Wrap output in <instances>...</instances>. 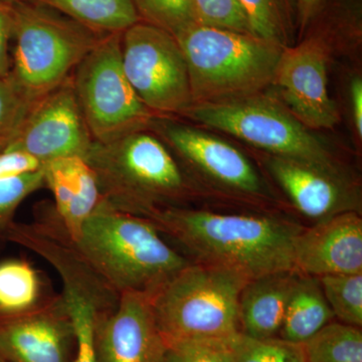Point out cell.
I'll return each instance as SVG.
<instances>
[{
  "instance_id": "30",
  "label": "cell",
  "mask_w": 362,
  "mask_h": 362,
  "mask_svg": "<svg viewBox=\"0 0 362 362\" xmlns=\"http://www.w3.org/2000/svg\"><path fill=\"white\" fill-rule=\"evenodd\" d=\"M228 338H202L168 343L161 362H232Z\"/></svg>"
},
{
  "instance_id": "14",
  "label": "cell",
  "mask_w": 362,
  "mask_h": 362,
  "mask_svg": "<svg viewBox=\"0 0 362 362\" xmlns=\"http://www.w3.org/2000/svg\"><path fill=\"white\" fill-rule=\"evenodd\" d=\"M166 346L149 295L124 293L116 308L98 319V362H161Z\"/></svg>"
},
{
  "instance_id": "6",
  "label": "cell",
  "mask_w": 362,
  "mask_h": 362,
  "mask_svg": "<svg viewBox=\"0 0 362 362\" xmlns=\"http://www.w3.org/2000/svg\"><path fill=\"white\" fill-rule=\"evenodd\" d=\"M249 279L221 267L192 262L151 296L166 344L228 338L240 332V293Z\"/></svg>"
},
{
  "instance_id": "4",
  "label": "cell",
  "mask_w": 362,
  "mask_h": 362,
  "mask_svg": "<svg viewBox=\"0 0 362 362\" xmlns=\"http://www.w3.org/2000/svg\"><path fill=\"white\" fill-rule=\"evenodd\" d=\"M188 69L192 104L216 103L272 87L285 47L252 33L197 23L175 37Z\"/></svg>"
},
{
  "instance_id": "32",
  "label": "cell",
  "mask_w": 362,
  "mask_h": 362,
  "mask_svg": "<svg viewBox=\"0 0 362 362\" xmlns=\"http://www.w3.org/2000/svg\"><path fill=\"white\" fill-rule=\"evenodd\" d=\"M42 168V164L33 157L13 150L0 152V180L14 176L35 173Z\"/></svg>"
},
{
  "instance_id": "27",
  "label": "cell",
  "mask_w": 362,
  "mask_h": 362,
  "mask_svg": "<svg viewBox=\"0 0 362 362\" xmlns=\"http://www.w3.org/2000/svg\"><path fill=\"white\" fill-rule=\"evenodd\" d=\"M45 187L42 169L0 180V255L9 244L16 211L25 199Z\"/></svg>"
},
{
  "instance_id": "7",
  "label": "cell",
  "mask_w": 362,
  "mask_h": 362,
  "mask_svg": "<svg viewBox=\"0 0 362 362\" xmlns=\"http://www.w3.org/2000/svg\"><path fill=\"white\" fill-rule=\"evenodd\" d=\"M182 116L233 136L264 153L349 177L327 144L298 121L275 95L263 92L216 103L192 104Z\"/></svg>"
},
{
  "instance_id": "22",
  "label": "cell",
  "mask_w": 362,
  "mask_h": 362,
  "mask_svg": "<svg viewBox=\"0 0 362 362\" xmlns=\"http://www.w3.org/2000/svg\"><path fill=\"white\" fill-rule=\"evenodd\" d=\"M303 346L307 362H362L361 328L331 321Z\"/></svg>"
},
{
  "instance_id": "2",
  "label": "cell",
  "mask_w": 362,
  "mask_h": 362,
  "mask_svg": "<svg viewBox=\"0 0 362 362\" xmlns=\"http://www.w3.org/2000/svg\"><path fill=\"white\" fill-rule=\"evenodd\" d=\"M88 264L119 294L150 297L192 261L173 249L148 218L102 199L73 240Z\"/></svg>"
},
{
  "instance_id": "5",
  "label": "cell",
  "mask_w": 362,
  "mask_h": 362,
  "mask_svg": "<svg viewBox=\"0 0 362 362\" xmlns=\"http://www.w3.org/2000/svg\"><path fill=\"white\" fill-rule=\"evenodd\" d=\"M11 18V77L35 100L70 77L105 35L51 7L16 0Z\"/></svg>"
},
{
  "instance_id": "36",
  "label": "cell",
  "mask_w": 362,
  "mask_h": 362,
  "mask_svg": "<svg viewBox=\"0 0 362 362\" xmlns=\"http://www.w3.org/2000/svg\"><path fill=\"white\" fill-rule=\"evenodd\" d=\"M14 1L16 0H0V4H2V6H9V4H13Z\"/></svg>"
},
{
  "instance_id": "25",
  "label": "cell",
  "mask_w": 362,
  "mask_h": 362,
  "mask_svg": "<svg viewBox=\"0 0 362 362\" xmlns=\"http://www.w3.org/2000/svg\"><path fill=\"white\" fill-rule=\"evenodd\" d=\"M318 279L333 315L341 323L361 328L362 273L327 275Z\"/></svg>"
},
{
  "instance_id": "18",
  "label": "cell",
  "mask_w": 362,
  "mask_h": 362,
  "mask_svg": "<svg viewBox=\"0 0 362 362\" xmlns=\"http://www.w3.org/2000/svg\"><path fill=\"white\" fill-rule=\"evenodd\" d=\"M300 274L281 271L247 281L240 293V332L255 338L278 337Z\"/></svg>"
},
{
  "instance_id": "11",
  "label": "cell",
  "mask_w": 362,
  "mask_h": 362,
  "mask_svg": "<svg viewBox=\"0 0 362 362\" xmlns=\"http://www.w3.org/2000/svg\"><path fill=\"white\" fill-rule=\"evenodd\" d=\"M93 140L78 106L71 75L33 103L4 150L33 157L42 164L78 156L84 158Z\"/></svg>"
},
{
  "instance_id": "26",
  "label": "cell",
  "mask_w": 362,
  "mask_h": 362,
  "mask_svg": "<svg viewBox=\"0 0 362 362\" xmlns=\"http://www.w3.org/2000/svg\"><path fill=\"white\" fill-rule=\"evenodd\" d=\"M140 21L177 37L199 23L194 0H131Z\"/></svg>"
},
{
  "instance_id": "3",
  "label": "cell",
  "mask_w": 362,
  "mask_h": 362,
  "mask_svg": "<svg viewBox=\"0 0 362 362\" xmlns=\"http://www.w3.org/2000/svg\"><path fill=\"white\" fill-rule=\"evenodd\" d=\"M84 159L96 176L102 199L140 218L180 206L192 187L170 150L150 130L114 141H93Z\"/></svg>"
},
{
  "instance_id": "1",
  "label": "cell",
  "mask_w": 362,
  "mask_h": 362,
  "mask_svg": "<svg viewBox=\"0 0 362 362\" xmlns=\"http://www.w3.org/2000/svg\"><path fill=\"white\" fill-rule=\"evenodd\" d=\"M148 220L195 263L230 269L249 280L295 271L294 242L302 228L291 221L181 206L161 209Z\"/></svg>"
},
{
  "instance_id": "24",
  "label": "cell",
  "mask_w": 362,
  "mask_h": 362,
  "mask_svg": "<svg viewBox=\"0 0 362 362\" xmlns=\"http://www.w3.org/2000/svg\"><path fill=\"white\" fill-rule=\"evenodd\" d=\"M228 342L232 362H307L303 344L280 337L255 338L239 332Z\"/></svg>"
},
{
  "instance_id": "19",
  "label": "cell",
  "mask_w": 362,
  "mask_h": 362,
  "mask_svg": "<svg viewBox=\"0 0 362 362\" xmlns=\"http://www.w3.org/2000/svg\"><path fill=\"white\" fill-rule=\"evenodd\" d=\"M335 318L319 279L299 275L293 288L278 337L303 344Z\"/></svg>"
},
{
  "instance_id": "17",
  "label": "cell",
  "mask_w": 362,
  "mask_h": 362,
  "mask_svg": "<svg viewBox=\"0 0 362 362\" xmlns=\"http://www.w3.org/2000/svg\"><path fill=\"white\" fill-rule=\"evenodd\" d=\"M42 169L45 187L54 197L52 206L75 240L102 202L96 176L85 159L78 156L47 162Z\"/></svg>"
},
{
  "instance_id": "15",
  "label": "cell",
  "mask_w": 362,
  "mask_h": 362,
  "mask_svg": "<svg viewBox=\"0 0 362 362\" xmlns=\"http://www.w3.org/2000/svg\"><path fill=\"white\" fill-rule=\"evenodd\" d=\"M263 160L272 177L307 218L319 221L349 211L361 214L358 192L349 177L270 154L264 153Z\"/></svg>"
},
{
  "instance_id": "34",
  "label": "cell",
  "mask_w": 362,
  "mask_h": 362,
  "mask_svg": "<svg viewBox=\"0 0 362 362\" xmlns=\"http://www.w3.org/2000/svg\"><path fill=\"white\" fill-rule=\"evenodd\" d=\"M324 0H296L298 33L301 39L312 21L320 13Z\"/></svg>"
},
{
  "instance_id": "37",
  "label": "cell",
  "mask_w": 362,
  "mask_h": 362,
  "mask_svg": "<svg viewBox=\"0 0 362 362\" xmlns=\"http://www.w3.org/2000/svg\"><path fill=\"white\" fill-rule=\"evenodd\" d=\"M0 362H8V361H4V358H1V357H0Z\"/></svg>"
},
{
  "instance_id": "12",
  "label": "cell",
  "mask_w": 362,
  "mask_h": 362,
  "mask_svg": "<svg viewBox=\"0 0 362 362\" xmlns=\"http://www.w3.org/2000/svg\"><path fill=\"white\" fill-rule=\"evenodd\" d=\"M76 335L61 293L32 306L0 309V357L8 362H74Z\"/></svg>"
},
{
  "instance_id": "10",
  "label": "cell",
  "mask_w": 362,
  "mask_h": 362,
  "mask_svg": "<svg viewBox=\"0 0 362 362\" xmlns=\"http://www.w3.org/2000/svg\"><path fill=\"white\" fill-rule=\"evenodd\" d=\"M304 35L299 44L285 47L272 87L281 103L308 129H333L340 114L328 90L331 47L319 35Z\"/></svg>"
},
{
  "instance_id": "21",
  "label": "cell",
  "mask_w": 362,
  "mask_h": 362,
  "mask_svg": "<svg viewBox=\"0 0 362 362\" xmlns=\"http://www.w3.org/2000/svg\"><path fill=\"white\" fill-rule=\"evenodd\" d=\"M252 35L288 47L298 33L296 0H238Z\"/></svg>"
},
{
  "instance_id": "23",
  "label": "cell",
  "mask_w": 362,
  "mask_h": 362,
  "mask_svg": "<svg viewBox=\"0 0 362 362\" xmlns=\"http://www.w3.org/2000/svg\"><path fill=\"white\" fill-rule=\"evenodd\" d=\"M47 292L42 275L32 264L23 259L0 261V309L26 308Z\"/></svg>"
},
{
  "instance_id": "9",
  "label": "cell",
  "mask_w": 362,
  "mask_h": 362,
  "mask_svg": "<svg viewBox=\"0 0 362 362\" xmlns=\"http://www.w3.org/2000/svg\"><path fill=\"white\" fill-rule=\"evenodd\" d=\"M121 59L131 87L156 116L182 115L192 106L187 61L170 33L138 21L121 35Z\"/></svg>"
},
{
  "instance_id": "29",
  "label": "cell",
  "mask_w": 362,
  "mask_h": 362,
  "mask_svg": "<svg viewBox=\"0 0 362 362\" xmlns=\"http://www.w3.org/2000/svg\"><path fill=\"white\" fill-rule=\"evenodd\" d=\"M76 335L74 362H98L95 349V328L100 316L98 305L87 296H76L66 304Z\"/></svg>"
},
{
  "instance_id": "13",
  "label": "cell",
  "mask_w": 362,
  "mask_h": 362,
  "mask_svg": "<svg viewBox=\"0 0 362 362\" xmlns=\"http://www.w3.org/2000/svg\"><path fill=\"white\" fill-rule=\"evenodd\" d=\"M189 168L214 185L247 197H264L267 187L246 156L230 143L204 131L156 117L150 129Z\"/></svg>"
},
{
  "instance_id": "8",
  "label": "cell",
  "mask_w": 362,
  "mask_h": 362,
  "mask_svg": "<svg viewBox=\"0 0 362 362\" xmlns=\"http://www.w3.org/2000/svg\"><path fill=\"white\" fill-rule=\"evenodd\" d=\"M121 35H105L71 74L78 106L96 142H111L149 130L158 117L140 101L126 78Z\"/></svg>"
},
{
  "instance_id": "31",
  "label": "cell",
  "mask_w": 362,
  "mask_h": 362,
  "mask_svg": "<svg viewBox=\"0 0 362 362\" xmlns=\"http://www.w3.org/2000/svg\"><path fill=\"white\" fill-rule=\"evenodd\" d=\"M194 4L202 25L252 33L246 13L238 0H194Z\"/></svg>"
},
{
  "instance_id": "28",
  "label": "cell",
  "mask_w": 362,
  "mask_h": 362,
  "mask_svg": "<svg viewBox=\"0 0 362 362\" xmlns=\"http://www.w3.org/2000/svg\"><path fill=\"white\" fill-rule=\"evenodd\" d=\"M35 101L11 74L0 77V152L13 139Z\"/></svg>"
},
{
  "instance_id": "33",
  "label": "cell",
  "mask_w": 362,
  "mask_h": 362,
  "mask_svg": "<svg viewBox=\"0 0 362 362\" xmlns=\"http://www.w3.org/2000/svg\"><path fill=\"white\" fill-rule=\"evenodd\" d=\"M11 40V18L6 6L0 4V77L11 73V57L9 42Z\"/></svg>"
},
{
  "instance_id": "35",
  "label": "cell",
  "mask_w": 362,
  "mask_h": 362,
  "mask_svg": "<svg viewBox=\"0 0 362 362\" xmlns=\"http://www.w3.org/2000/svg\"><path fill=\"white\" fill-rule=\"evenodd\" d=\"M350 102H351L352 118L357 137L362 138V80L354 78L350 84Z\"/></svg>"
},
{
  "instance_id": "20",
  "label": "cell",
  "mask_w": 362,
  "mask_h": 362,
  "mask_svg": "<svg viewBox=\"0 0 362 362\" xmlns=\"http://www.w3.org/2000/svg\"><path fill=\"white\" fill-rule=\"evenodd\" d=\"M51 7L101 35L123 33L140 21L131 0H28Z\"/></svg>"
},
{
  "instance_id": "16",
  "label": "cell",
  "mask_w": 362,
  "mask_h": 362,
  "mask_svg": "<svg viewBox=\"0 0 362 362\" xmlns=\"http://www.w3.org/2000/svg\"><path fill=\"white\" fill-rule=\"evenodd\" d=\"M294 268L316 278L362 273L361 214L349 211L302 228L294 242Z\"/></svg>"
}]
</instances>
